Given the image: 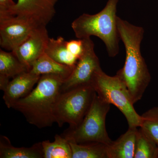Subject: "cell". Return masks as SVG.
<instances>
[{"label": "cell", "instance_id": "obj_1", "mask_svg": "<svg viewBox=\"0 0 158 158\" xmlns=\"http://www.w3.org/2000/svg\"><path fill=\"white\" fill-rule=\"evenodd\" d=\"M117 24L119 38L125 49L126 58L123 67L116 74L126 85L135 104L142 98L151 80L141 52L144 30L142 27L134 25L118 16Z\"/></svg>", "mask_w": 158, "mask_h": 158}, {"label": "cell", "instance_id": "obj_21", "mask_svg": "<svg viewBox=\"0 0 158 158\" xmlns=\"http://www.w3.org/2000/svg\"><path fill=\"white\" fill-rule=\"evenodd\" d=\"M66 45L69 51L78 59L85 52V44L83 39L72 40L66 41Z\"/></svg>", "mask_w": 158, "mask_h": 158}, {"label": "cell", "instance_id": "obj_23", "mask_svg": "<svg viewBox=\"0 0 158 158\" xmlns=\"http://www.w3.org/2000/svg\"><path fill=\"white\" fill-rule=\"evenodd\" d=\"M157 158H158V155H157Z\"/></svg>", "mask_w": 158, "mask_h": 158}, {"label": "cell", "instance_id": "obj_18", "mask_svg": "<svg viewBox=\"0 0 158 158\" xmlns=\"http://www.w3.org/2000/svg\"><path fill=\"white\" fill-rule=\"evenodd\" d=\"M44 158H72L69 142L61 135H56L55 141H42Z\"/></svg>", "mask_w": 158, "mask_h": 158}, {"label": "cell", "instance_id": "obj_6", "mask_svg": "<svg viewBox=\"0 0 158 158\" xmlns=\"http://www.w3.org/2000/svg\"><path fill=\"white\" fill-rule=\"evenodd\" d=\"M96 94L91 85L61 93L54 107L55 123L60 127L65 123L70 127L77 126L88 113Z\"/></svg>", "mask_w": 158, "mask_h": 158}, {"label": "cell", "instance_id": "obj_2", "mask_svg": "<svg viewBox=\"0 0 158 158\" xmlns=\"http://www.w3.org/2000/svg\"><path fill=\"white\" fill-rule=\"evenodd\" d=\"M65 81L57 75H42L31 93L15 103L11 108L21 113L30 124L39 129L52 126L55 123L54 107Z\"/></svg>", "mask_w": 158, "mask_h": 158}, {"label": "cell", "instance_id": "obj_15", "mask_svg": "<svg viewBox=\"0 0 158 158\" xmlns=\"http://www.w3.org/2000/svg\"><path fill=\"white\" fill-rule=\"evenodd\" d=\"M66 43L62 37L50 38L45 53L59 63L74 67L79 59L69 51Z\"/></svg>", "mask_w": 158, "mask_h": 158}, {"label": "cell", "instance_id": "obj_7", "mask_svg": "<svg viewBox=\"0 0 158 158\" xmlns=\"http://www.w3.org/2000/svg\"><path fill=\"white\" fill-rule=\"evenodd\" d=\"M84 40L85 52L79 59L71 74L63 83L61 92H65L85 85H91L98 72L102 69L98 57L94 52V44L90 37Z\"/></svg>", "mask_w": 158, "mask_h": 158}, {"label": "cell", "instance_id": "obj_9", "mask_svg": "<svg viewBox=\"0 0 158 158\" xmlns=\"http://www.w3.org/2000/svg\"><path fill=\"white\" fill-rule=\"evenodd\" d=\"M36 27L25 19L15 15L0 17V45L11 52L28 37Z\"/></svg>", "mask_w": 158, "mask_h": 158}, {"label": "cell", "instance_id": "obj_17", "mask_svg": "<svg viewBox=\"0 0 158 158\" xmlns=\"http://www.w3.org/2000/svg\"><path fill=\"white\" fill-rule=\"evenodd\" d=\"M30 71L12 52L0 50V76L13 79L20 74Z\"/></svg>", "mask_w": 158, "mask_h": 158}, {"label": "cell", "instance_id": "obj_12", "mask_svg": "<svg viewBox=\"0 0 158 158\" xmlns=\"http://www.w3.org/2000/svg\"><path fill=\"white\" fill-rule=\"evenodd\" d=\"M138 128L128 127L124 134L108 145V158H134Z\"/></svg>", "mask_w": 158, "mask_h": 158}, {"label": "cell", "instance_id": "obj_20", "mask_svg": "<svg viewBox=\"0 0 158 158\" xmlns=\"http://www.w3.org/2000/svg\"><path fill=\"white\" fill-rule=\"evenodd\" d=\"M139 127L158 146V107L152 108L141 115Z\"/></svg>", "mask_w": 158, "mask_h": 158}, {"label": "cell", "instance_id": "obj_4", "mask_svg": "<svg viewBox=\"0 0 158 158\" xmlns=\"http://www.w3.org/2000/svg\"><path fill=\"white\" fill-rule=\"evenodd\" d=\"M110 104L96 94L91 106L81 122L69 127L61 135L69 142L82 144L98 142L109 145L113 141L106 129V120Z\"/></svg>", "mask_w": 158, "mask_h": 158}, {"label": "cell", "instance_id": "obj_11", "mask_svg": "<svg viewBox=\"0 0 158 158\" xmlns=\"http://www.w3.org/2000/svg\"><path fill=\"white\" fill-rule=\"evenodd\" d=\"M40 77L29 71L12 79L3 90V99L7 107L11 109L19 100L27 96L34 89Z\"/></svg>", "mask_w": 158, "mask_h": 158}, {"label": "cell", "instance_id": "obj_22", "mask_svg": "<svg viewBox=\"0 0 158 158\" xmlns=\"http://www.w3.org/2000/svg\"><path fill=\"white\" fill-rule=\"evenodd\" d=\"M15 4L14 0H0V17L11 15Z\"/></svg>", "mask_w": 158, "mask_h": 158}, {"label": "cell", "instance_id": "obj_14", "mask_svg": "<svg viewBox=\"0 0 158 158\" xmlns=\"http://www.w3.org/2000/svg\"><path fill=\"white\" fill-rule=\"evenodd\" d=\"M74 67L59 63L44 53L34 62L30 71L39 76L57 75L62 77L65 81L71 74Z\"/></svg>", "mask_w": 158, "mask_h": 158}, {"label": "cell", "instance_id": "obj_13", "mask_svg": "<svg viewBox=\"0 0 158 158\" xmlns=\"http://www.w3.org/2000/svg\"><path fill=\"white\" fill-rule=\"evenodd\" d=\"M0 158H44L42 142L31 147H15L6 136H0Z\"/></svg>", "mask_w": 158, "mask_h": 158}, {"label": "cell", "instance_id": "obj_19", "mask_svg": "<svg viewBox=\"0 0 158 158\" xmlns=\"http://www.w3.org/2000/svg\"><path fill=\"white\" fill-rule=\"evenodd\" d=\"M139 128L136 135L134 158H157V145L140 127Z\"/></svg>", "mask_w": 158, "mask_h": 158}, {"label": "cell", "instance_id": "obj_5", "mask_svg": "<svg viewBox=\"0 0 158 158\" xmlns=\"http://www.w3.org/2000/svg\"><path fill=\"white\" fill-rule=\"evenodd\" d=\"M91 85L99 97L115 106L123 113L128 127H139L141 115L134 108L129 91L118 75L110 76L100 69L94 77Z\"/></svg>", "mask_w": 158, "mask_h": 158}, {"label": "cell", "instance_id": "obj_8", "mask_svg": "<svg viewBox=\"0 0 158 158\" xmlns=\"http://www.w3.org/2000/svg\"><path fill=\"white\" fill-rule=\"evenodd\" d=\"M58 1L17 0L11 15L25 19L35 27L46 26L56 15V5Z\"/></svg>", "mask_w": 158, "mask_h": 158}, {"label": "cell", "instance_id": "obj_10", "mask_svg": "<svg viewBox=\"0 0 158 158\" xmlns=\"http://www.w3.org/2000/svg\"><path fill=\"white\" fill-rule=\"evenodd\" d=\"M49 39L46 26L36 27L11 52L31 70L34 62L45 53Z\"/></svg>", "mask_w": 158, "mask_h": 158}, {"label": "cell", "instance_id": "obj_3", "mask_svg": "<svg viewBox=\"0 0 158 158\" xmlns=\"http://www.w3.org/2000/svg\"><path fill=\"white\" fill-rule=\"evenodd\" d=\"M118 0H108L106 5L97 14L84 13L72 23V28L78 39L91 36L100 38L105 44L108 55L116 57L119 52L120 40L116 15Z\"/></svg>", "mask_w": 158, "mask_h": 158}, {"label": "cell", "instance_id": "obj_16", "mask_svg": "<svg viewBox=\"0 0 158 158\" xmlns=\"http://www.w3.org/2000/svg\"><path fill=\"white\" fill-rule=\"evenodd\" d=\"M72 158H109L108 145L98 142L77 144L69 142Z\"/></svg>", "mask_w": 158, "mask_h": 158}]
</instances>
